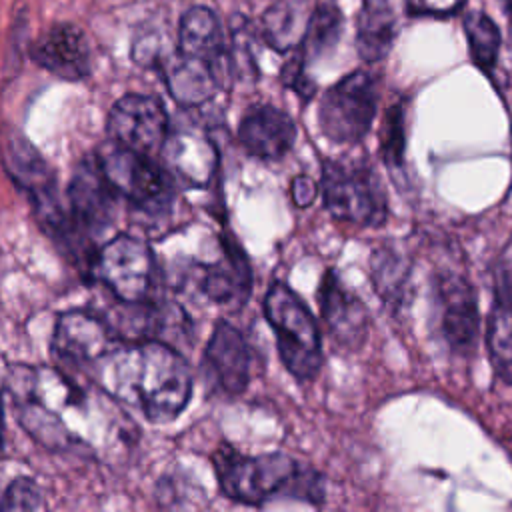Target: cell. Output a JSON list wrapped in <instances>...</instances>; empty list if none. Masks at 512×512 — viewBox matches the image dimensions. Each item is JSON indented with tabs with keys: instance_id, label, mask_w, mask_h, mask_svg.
Here are the masks:
<instances>
[{
	"instance_id": "1",
	"label": "cell",
	"mask_w": 512,
	"mask_h": 512,
	"mask_svg": "<svg viewBox=\"0 0 512 512\" xmlns=\"http://www.w3.org/2000/svg\"><path fill=\"white\" fill-rule=\"evenodd\" d=\"M96 364L100 386L118 402L140 410L150 422L174 420L190 400L188 362L156 338L112 346Z\"/></svg>"
},
{
	"instance_id": "2",
	"label": "cell",
	"mask_w": 512,
	"mask_h": 512,
	"mask_svg": "<svg viewBox=\"0 0 512 512\" xmlns=\"http://www.w3.org/2000/svg\"><path fill=\"white\" fill-rule=\"evenodd\" d=\"M214 462L220 490L242 504H262L280 496L320 502L324 496L322 476L280 452L244 456L220 450Z\"/></svg>"
},
{
	"instance_id": "3",
	"label": "cell",
	"mask_w": 512,
	"mask_h": 512,
	"mask_svg": "<svg viewBox=\"0 0 512 512\" xmlns=\"http://www.w3.org/2000/svg\"><path fill=\"white\" fill-rule=\"evenodd\" d=\"M326 210L342 222L380 226L388 218V198L376 170L360 158H338L322 164Z\"/></svg>"
},
{
	"instance_id": "4",
	"label": "cell",
	"mask_w": 512,
	"mask_h": 512,
	"mask_svg": "<svg viewBox=\"0 0 512 512\" xmlns=\"http://www.w3.org/2000/svg\"><path fill=\"white\" fill-rule=\"evenodd\" d=\"M264 314L286 370L298 380L314 378L322 364V344L306 304L286 284H274L264 298Z\"/></svg>"
},
{
	"instance_id": "5",
	"label": "cell",
	"mask_w": 512,
	"mask_h": 512,
	"mask_svg": "<svg viewBox=\"0 0 512 512\" xmlns=\"http://www.w3.org/2000/svg\"><path fill=\"white\" fill-rule=\"evenodd\" d=\"M376 80L356 70L336 82L320 100L318 124L322 134L338 144H356L370 130L376 116Z\"/></svg>"
},
{
	"instance_id": "6",
	"label": "cell",
	"mask_w": 512,
	"mask_h": 512,
	"mask_svg": "<svg viewBox=\"0 0 512 512\" xmlns=\"http://www.w3.org/2000/svg\"><path fill=\"white\" fill-rule=\"evenodd\" d=\"M96 162L108 186L140 210L158 212L168 208L172 200V182L148 154L114 142L96 156Z\"/></svg>"
},
{
	"instance_id": "7",
	"label": "cell",
	"mask_w": 512,
	"mask_h": 512,
	"mask_svg": "<svg viewBox=\"0 0 512 512\" xmlns=\"http://www.w3.org/2000/svg\"><path fill=\"white\" fill-rule=\"evenodd\" d=\"M436 332L456 356L474 354L478 340V306L474 286L458 272H436L432 280Z\"/></svg>"
},
{
	"instance_id": "8",
	"label": "cell",
	"mask_w": 512,
	"mask_h": 512,
	"mask_svg": "<svg viewBox=\"0 0 512 512\" xmlns=\"http://www.w3.org/2000/svg\"><path fill=\"white\" fill-rule=\"evenodd\" d=\"M94 272L122 302H140L154 278V256L144 240L118 234L98 250Z\"/></svg>"
},
{
	"instance_id": "9",
	"label": "cell",
	"mask_w": 512,
	"mask_h": 512,
	"mask_svg": "<svg viewBox=\"0 0 512 512\" xmlns=\"http://www.w3.org/2000/svg\"><path fill=\"white\" fill-rule=\"evenodd\" d=\"M106 128L116 144L150 156L160 152L170 122L164 104L156 96L126 94L112 106Z\"/></svg>"
},
{
	"instance_id": "10",
	"label": "cell",
	"mask_w": 512,
	"mask_h": 512,
	"mask_svg": "<svg viewBox=\"0 0 512 512\" xmlns=\"http://www.w3.org/2000/svg\"><path fill=\"white\" fill-rule=\"evenodd\" d=\"M0 152L8 174L32 196L40 216L48 222V226H62L60 222L64 220V212L60 210L54 178L34 146L18 132H8L0 138Z\"/></svg>"
},
{
	"instance_id": "11",
	"label": "cell",
	"mask_w": 512,
	"mask_h": 512,
	"mask_svg": "<svg viewBox=\"0 0 512 512\" xmlns=\"http://www.w3.org/2000/svg\"><path fill=\"white\" fill-rule=\"evenodd\" d=\"M204 370L208 380L222 394L236 396L244 392L250 380V348L230 322L220 320L206 344Z\"/></svg>"
},
{
	"instance_id": "12",
	"label": "cell",
	"mask_w": 512,
	"mask_h": 512,
	"mask_svg": "<svg viewBox=\"0 0 512 512\" xmlns=\"http://www.w3.org/2000/svg\"><path fill=\"white\" fill-rule=\"evenodd\" d=\"M318 300L332 338L348 350L362 346L368 332V312L334 270H326L322 276Z\"/></svg>"
},
{
	"instance_id": "13",
	"label": "cell",
	"mask_w": 512,
	"mask_h": 512,
	"mask_svg": "<svg viewBox=\"0 0 512 512\" xmlns=\"http://www.w3.org/2000/svg\"><path fill=\"white\" fill-rule=\"evenodd\" d=\"M32 58L62 80H82L90 74V50L84 32L74 24H54L32 46Z\"/></svg>"
},
{
	"instance_id": "14",
	"label": "cell",
	"mask_w": 512,
	"mask_h": 512,
	"mask_svg": "<svg viewBox=\"0 0 512 512\" xmlns=\"http://www.w3.org/2000/svg\"><path fill=\"white\" fill-rule=\"evenodd\" d=\"M238 138L248 154L260 160H282L296 140V124L284 110L260 104L242 118Z\"/></svg>"
},
{
	"instance_id": "15",
	"label": "cell",
	"mask_w": 512,
	"mask_h": 512,
	"mask_svg": "<svg viewBox=\"0 0 512 512\" xmlns=\"http://www.w3.org/2000/svg\"><path fill=\"white\" fill-rule=\"evenodd\" d=\"M178 52L208 62L220 84L232 74V58L224 44V34L216 14L204 6L190 8L178 28Z\"/></svg>"
},
{
	"instance_id": "16",
	"label": "cell",
	"mask_w": 512,
	"mask_h": 512,
	"mask_svg": "<svg viewBox=\"0 0 512 512\" xmlns=\"http://www.w3.org/2000/svg\"><path fill=\"white\" fill-rule=\"evenodd\" d=\"M54 350L74 362H96L112 344V328L108 322L86 310H70L60 314L54 338Z\"/></svg>"
},
{
	"instance_id": "17",
	"label": "cell",
	"mask_w": 512,
	"mask_h": 512,
	"mask_svg": "<svg viewBox=\"0 0 512 512\" xmlns=\"http://www.w3.org/2000/svg\"><path fill=\"white\" fill-rule=\"evenodd\" d=\"M112 188L98 162H84L70 184V208L74 222L86 230L104 228L112 214Z\"/></svg>"
},
{
	"instance_id": "18",
	"label": "cell",
	"mask_w": 512,
	"mask_h": 512,
	"mask_svg": "<svg viewBox=\"0 0 512 512\" xmlns=\"http://www.w3.org/2000/svg\"><path fill=\"white\" fill-rule=\"evenodd\" d=\"M252 272L244 252L234 244L226 242V256L222 262L206 268L200 288L208 300L222 306H242L250 296Z\"/></svg>"
},
{
	"instance_id": "19",
	"label": "cell",
	"mask_w": 512,
	"mask_h": 512,
	"mask_svg": "<svg viewBox=\"0 0 512 512\" xmlns=\"http://www.w3.org/2000/svg\"><path fill=\"white\" fill-rule=\"evenodd\" d=\"M160 152L168 168L194 184L208 182L216 168L214 146L204 134L194 130L168 132Z\"/></svg>"
},
{
	"instance_id": "20",
	"label": "cell",
	"mask_w": 512,
	"mask_h": 512,
	"mask_svg": "<svg viewBox=\"0 0 512 512\" xmlns=\"http://www.w3.org/2000/svg\"><path fill=\"white\" fill-rule=\"evenodd\" d=\"M164 80L172 98L182 106H200L222 86L208 62L182 52L164 62Z\"/></svg>"
},
{
	"instance_id": "21",
	"label": "cell",
	"mask_w": 512,
	"mask_h": 512,
	"mask_svg": "<svg viewBox=\"0 0 512 512\" xmlns=\"http://www.w3.org/2000/svg\"><path fill=\"white\" fill-rule=\"evenodd\" d=\"M486 344L496 376L512 384V276L504 272L498 276L494 288Z\"/></svg>"
},
{
	"instance_id": "22",
	"label": "cell",
	"mask_w": 512,
	"mask_h": 512,
	"mask_svg": "<svg viewBox=\"0 0 512 512\" xmlns=\"http://www.w3.org/2000/svg\"><path fill=\"white\" fill-rule=\"evenodd\" d=\"M394 42V12L390 0H364L358 16V54L376 62L382 60Z\"/></svg>"
},
{
	"instance_id": "23",
	"label": "cell",
	"mask_w": 512,
	"mask_h": 512,
	"mask_svg": "<svg viewBox=\"0 0 512 512\" xmlns=\"http://www.w3.org/2000/svg\"><path fill=\"white\" fill-rule=\"evenodd\" d=\"M374 290L382 302L398 310L408 302L410 288V260L392 246H380L370 258Z\"/></svg>"
},
{
	"instance_id": "24",
	"label": "cell",
	"mask_w": 512,
	"mask_h": 512,
	"mask_svg": "<svg viewBox=\"0 0 512 512\" xmlns=\"http://www.w3.org/2000/svg\"><path fill=\"white\" fill-rule=\"evenodd\" d=\"M308 0H278L262 18V30L266 42L274 50H290L306 32L308 24Z\"/></svg>"
},
{
	"instance_id": "25",
	"label": "cell",
	"mask_w": 512,
	"mask_h": 512,
	"mask_svg": "<svg viewBox=\"0 0 512 512\" xmlns=\"http://www.w3.org/2000/svg\"><path fill=\"white\" fill-rule=\"evenodd\" d=\"M342 32V14L334 2H322L314 8L308 18L304 32L302 60L318 58L328 48H332Z\"/></svg>"
},
{
	"instance_id": "26",
	"label": "cell",
	"mask_w": 512,
	"mask_h": 512,
	"mask_svg": "<svg viewBox=\"0 0 512 512\" xmlns=\"http://www.w3.org/2000/svg\"><path fill=\"white\" fill-rule=\"evenodd\" d=\"M464 32L468 38V48L474 64L484 72H490L496 64L500 50L498 26L482 12H472L464 20Z\"/></svg>"
},
{
	"instance_id": "27",
	"label": "cell",
	"mask_w": 512,
	"mask_h": 512,
	"mask_svg": "<svg viewBox=\"0 0 512 512\" xmlns=\"http://www.w3.org/2000/svg\"><path fill=\"white\" fill-rule=\"evenodd\" d=\"M20 422L38 442L46 446H64L68 440L62 422L40 402L32 400L20 406Z\"/></svg>"
},
{
	"instance_id": "28",
	"label": "cell",
	"mask_w": 512,
	"mask_h": 512,
	"mask_svg": "<svg viewBox=\"0 0 512 512\" xmlns=\"http://www.w3.org/2000/svg\"><path fill=\"white\" fill-rule=\"evenodd\" d=\"M404 112L402 106L396 104L388 110L384 126H382V156L384 162L392 166H400L404 160Z\"/></svg>"
},
{
	"instance_id": "29",
	"label": "cell",
	"mask_w": 512,
	"mask_h": 512,
	"mask_svg": "<svg viewBox=\"0 0 512 512\" xmlns=\"http://www.w3.org/2000/svg\"><path fill=\"white\" fill-rule=\"evenodd\" d=\"M46 508L38 484L30 478H16L2 494L0 510H42Z\"/></svg>"
},
{
	"instance_id": "30",
	"label": "cell",
	"mask_w": 512,
	"mask_h": 512,
	"mask_svg": "<svg viewBox=\"0 0 512 512\" xmlns=\"http://www.w3.org/2000/svg\"><path fill=\"white\" fill-rule=\"evenodd\" d=\"M466 0H408L412 14L424 16H448L458 12Z\"/></svg>"
},
{
	"instance_id": "31",
	"label": "cell",
	"mask_w": 512,
	"mask_h": 512,
	"mask_svg": "<svg viewBox=\"0 0 512 512\" xmlns=\"http://www.w3.org/2000/svg\"><path fill=\"white\" fill-rule=\"evenodd\" d=\"M316 196V182L310 176H296L292 180V200L296 206L306 208Z\"/></svg>"
},
{
	"instance_id": "32",
	"label": "cell",
	"mask_w": 512,
	"mask_h": 512,
	"mask_svg": "<svg viewBox=\"0 0 512 512\" xmlns=\"http://www.w3.org/2000/svg\"><path fill=\"white\" fill-rule=\"evenodd\" d=\"M2 422H4V414H2V394H0V454H2V448H4V444H2Z\"/></svg>"
},
{
	"instance_id": "33",
	"label": "cell",
	"mask_w": 512,
	"mask_h": 512,
	"mask_svg": "<svg viewBox=\"0 0 512 512\" xmlns=\"http://www.w3.org/2000/svg\"><path fill=\"white\" fill-rule=\"evenodd\" d=\"M504 4H506V8L512 12V0H504Z\"/></svg>"
}]
</instances>
